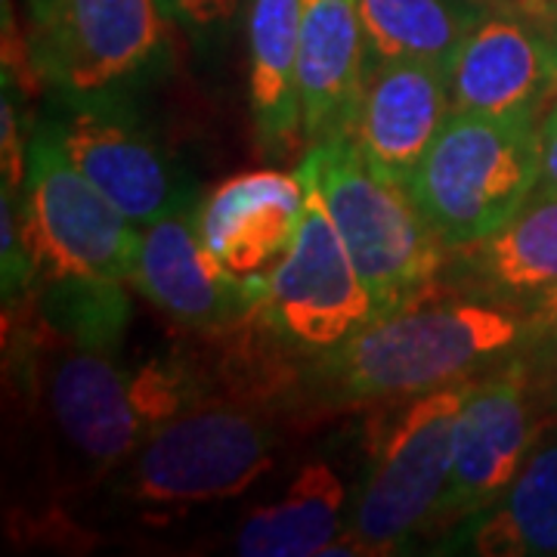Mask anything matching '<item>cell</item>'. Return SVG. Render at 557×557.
<instances>
[{"instance_id": "obj_1", "label": "cell", "mask_w": 557, "mask_h": 557, "mask_svg": "<svg viewBox=\"0 0 557 557\" xmlns=\"http://www.w3.org/2000/svg\"><path fill=\"white\" fill-rule=\"evenodd\" d=\"M523 313L443 285L366 322L335 350L304 362V399L354 409L474 379L523 347Z\"/></svg>"}, {"instance_id": "obj_2", "label": "cell", "mask_w": 557, "mask_h": 557, "mask_svg": "<svg viewBox=\"0 0 557 557\" xmlns=\"http://www.w3.org/2000/svg\"><path fill=\"white\" fill-rule=\"evenodd\" d=\"M298 174L313 180L379 317L437 285L449 258L446 242L418 211L409 189L366 164L350 134L310 143Z\"/></svg>"}, {"instance_id": "obj_3", "label": "cell", "mask_w": 557, "mask_h": 557, "mask_svg": "<svg viewBox=\"0 0 557 557\" xmlns=\"http://www.w3.org/2000/svg\"><path fill=\"white\" fill-rule=\"evenodd\" d=\"M539 121L453 109L409 183V196L446 248L505 226L539 186Z\"/></svg>"}, {"instance_id": "obj_4", "label": "cell", "mask_w": 557, "mask_h": 557, "mask_svg": "<svg viewBox=\"0 0 557 557\" xmlns=\"http://www.w3.org/2000/svg\"><path fill=\"white\" fill-rule=\"evenodd\" d=\"M474 379L403 403L369 449V471L329 555H394L437 518L453 471L456 421Z\"/></svg>"}, {"instance_id": "obj_5", "label": "cell", "mask_w": 557, "mask_h": 557, "mask_svg": "<svg viewBox=\"0 0 557 557\" xmlns=\"http://www.w3.org/2000/svg\"><path fill=\"white\" fill-rule=\"evenodd\" d=\"M270 412L214 399L164 421L121 465L119 493L156 508H196L242 496L276 461Z\"/></svg>"}, {"instance_id": "obj_6", "label": "cell", "mask_w": 557, "mask_h": 557, "mask_svg": "<svg viewBox=\"0 0 557 557\" xmlns=\"http://www.w3.org/2000/svg\"><path fill=\"white\" fill-rule=\"evenodd\" d=\"M20 223L40 282L131 276L139 226L121 214L62 149L53 121L28 139Z\"/></svg>"}, {"instance_id": "obj_7", "label": "cell", "mask_w": 557, "mask_h": 557, "mask_svg": "<svg viewBox=\"0 0 557 557\" xmlns=\"http://www.w3.org/2000/svg\"><path fill=\"white\" fill-rule=\"evenodd\" d=\"M298 174V171H295ZM295 245L260 276H251L255 317L300 359H317L379 317L313 180Z\"/></svg>"}, {"instance_id": "obj_8", "label": "cell", "mask_w": 557, "mask_h": 557, "mask_svg": "<svg viewBox=\"0 0 557 557\" xmlns=\"http://www.w3.org/2000/svg\"><path fill=\"white\" fill-rule=\"evenodd\" d=\"M161 0H32V69L65 100H106L161 57Z\"/></svg>"}, {"instance_id": "obj_9", "label": "cell", "mask_w": 557, "mask_h": 557, "mask_svg": "<svg viewBox=\"0 0 557 557\" xmlns=\"http://www.w3.org/2000/svg\"><path fill=\"white\" fill-rule=\"evenodd\" d=\"M25 372H38L50 421L94 471H119L146 440V428L115 350L60 338L38 317Z\"/></svg>"}, {"instance_id": "obj_10", "label": "cell", "mask_w": 557, "mask_h": 557, "mask_svg": "<svg viewBox=\"0 0 557 557\" xmlns=\"http://www.w3.org/2000/svg\"><path fill=\"white\" fill-rule=\"evenodd\" d=\"M53 127L72 164L139 230L199 201L119 97L69 100Z\"/></svg>"}, {"instance_id": "obj_11", "label": "cell", "mask_w": 557, "mask_h": 557, "mask_svg": "<svg viewBox=\"0 0 557 557\" xmlns=\"http://www.w3.org/2000/svg\"><path fill=\"white\" fill-rule=\"evenodd\" d=\"M530 409V366L508 357L493 375L474 379L453 440V471L437 508L446 527L493 505L536 446Z\"/></svg>"}, {"instance_id": "obj_12", "label": "cell", "mask_w": 557, "mask_h": 557, "mask_svg": "<svg viewBox=\"0 0 557 557\" xmlns=\"http://www.w3.org/2000/svg\"><path fill=\"white\" fill-rule=\"evenodd\" d=\"M199 201L139 230L127 276L143 298L193 335L226 329L255 307L251 278L233 276L201 239Z\"/></svg>"}, {"instance_id": "obj_13", "label": "cell", "mask_w": 557, "mask_h": 557, "mask_svg": "<svg viewBox=\"0 0 557 557\" xmlns=\"http://www.w3.org/2000/svg\"><path fill=\"white\" fill-rule=\"evenodd\" d=\"M449 112V72L443 65L366 60L347 134L379 177L409 189Z\"/></svg>"}, {"instance_id": "obj_14", "label": "cell", "mask_w": 557, "mask_h": 557, "mask_svg": "<svg viewBox=\"0 0 557 557\" xmlns=\"http://www.w3.org/2000/svg\"><path fill=\"white\" fill-rule=\"evenodd\" d=\"M446 72L458 112L539 119L557 90V40L518 13L490 10Z\"/></svg>"}, {"instance_id": "obj_15", "label": "cell", "mask_w": 557, "mask_h": 557, "mask_svg": "<svg viewBox=\"0 0 557 557\" xmlns=\"http://www.w3.org/2000/svg\"><path fill=\"white\" fill-rule=\"evenodd\" d=\"M440 285L527 313L557 285V193H533L496 233L453 248Z\"/></svg>"}, {"instance_id": "obj_16", "label": "cell", "mask_w": 557, "mask_h": 557, "mask_svg": "<svg viewBox=\"0 0 557 557\" xmlns=\"http://www.w3.org/2000/svg\"><path fill=\"white\" fill-rule=\"evenodd\" d=\"M304 208L307 189L298 174L248 171L199 201L201 239L233 276H260L295 245Z\"/></svg>"}, {"instance_id": "obj_17", "label": "cell", "mask_w": 557, "mask_h": 557, "mask_svg": "<svg viewBox=\"0 0 557 557\" xmlns=\"http://www.w3.org/2000/svg\"><path fill=\"white\" fill-rule=\"evenodd\" d=\"M366 72L359 0H300L304 143L347 134Z\"/></svg>"}, {"instance_id": "obj_18", "label": "cell", "mask_w": 557, "mask_h": 557, "mask_svg": "<svg viewBox=\"0 0 557 557\" xmlns=\"http://www.w3.org/2000/svg\"><path fill=\"white\" fill-rule=\"evenodd\" d=\"M437 552L478 557H555L557 434L533 446L508 490L483 511L456 523Z\"/></svg>"}, {"instance_id": "obj_19", "label": "cell", "mask_w": 557, "mask_h": 557, "mask_svg": "<svg viewBox=\"0 0 557 557\" xmlns=\"http://www.w3.org/2000/svg\"><path fill=\"white\" fill-rule=\"evenodd\" d=\"M248 102L260 152L285 156L304 139L300 115V0H251Z\"/></svg>"}, {"instance_id": "obj_20", "label": "cell", "mask_w": 557, "mask_h": 557, "mask_svg": "<svg viewBox=\"0 0 557 557\" xmlns=\"http://www.w3.org/2000/svg\"><path fill=\"white\" fill-rule=\"evenodd\" d=\"M347 490L325 461H307L285 498L255 508L236 533L242 557H322L347 527Z\"/></svg>"}, {"instance_id": "obj_21", "label": "cell", "mask_w": 557, "mask_h": 557, "mask_svg": "<svg viewBox=\"0 0 557 557\" xmlns=\"http://www.w3.org/2000/svg\"><path fill=\"white\" fill-rule=\"evenodd\" d=\"M490 10L471 0H359L366 60L431 62L449 69Z\"/></svg>"}, {"instance_id": "obj_22", "label": "cell", "mask_w": 557, "mask_h": 557, "mask_svg": "<svg viewBox=\"0 0 557 557\" xmlns=\"http://www.w3.org/2000/svg\"><path fill=\"white\" fill-rule=\"evenodd\" d=\"M40 285L44 298L38 317L50 332L84 347L121 354V338L131 319L124 278H53Z\"/></svg>"}, {"instance_id": "obj_23", "label": "cell", "mask_w": 557, "mask_h": 557, "mask_svg": "<svg viewBox=\"0 0 557 557\" xmlns=\"http://www.w3.org/2000/svg\"><path fill=\"white\" fill-rule=\"evenodd\" d=\"M131 394H134L146 434H152L171 418L218 399L201 357L183 347H174L164 357L159 354L139 362L131 372Z\"/></svg>"}, {"instance_id": "obj_24", "label": "cell", "mask_w": 557, "mask_h": 557, "mask_svg": "<svg viewBox=\"0 0 557 557\" xmlns=\"http://www.w3.org/2000/svg\"><path fill=\"white\" fill-rule=\"evenodd\" d=\"M239 0H161V10L171 22L183 25L196 38H211L233 20Z\"/></svg>"}, {"instance_id": "obj_25", "label": "cell", "mask_w": 557, "mask_h": 557, "mask_svg": "<svg viewBox=\"0 0 557 557\" xmlns=\"http://www.w3.org/2000/svg\"><path fill=\"white\" fill-rule=\"evenodd\" d=\"M536 193H557V106L539 121V186Z\"/></svg>"}, {"instance_id": "obj_26", "label": "cell", "mask_w": 557, "mask_h": 557, "mask_svg": "<svg viewBox=\"0 0 557 557\" xmlns=\"http://www.w3.org/2000/svg\"><path fill=\"white\" fill-rule=\"evenodd\" d=\"M523 347H533L542 338H548L557 329V285L545 292L542 298L523 313Z\"/></svg>"}, {"instance_id": "obj_27", "label": "cell", "mask_w": 557, "mask_h": 557, "mask_svg": "<svg viewBox=\"0 0 557 557\" xmlns=\"http://www.w3.org/2000/svg\"><path fill=\"white\" fill-rule=\"evenodd\" d=\"M505 13H518V16L539 25L542 32H548L557 40V0H518Z\"/></svg>"}, {"instance_id": "obj_28", "label": "cell", "mask_w": 557, "mask_h": 557, "mask_svg": "<svg viewBox=\"0 0 557 557\" xmlns=\"http://www.w3.org/2000/svg\"><path fill=\"white\" fill-rule=\"evenodd\" d=\"M533 350H539V359H542L545 372H548L552 379H557V329L548 338H542L539 344H533Z\"/></svg>"}, {"instance_id": "obj_29", "label": "cell", "mask_w": 557, "mask_h": 557, "mask_svg": "<svg viewBox=\"0 0 557 557\" xmlns=\"http://www.w3.org/2000/svg\"><path fill=\"white\" fill-rule=\"evenodd\" d=\"M471 3H478L483 10H511L518 0H471Z\"/></svg>"}]
</instances>
